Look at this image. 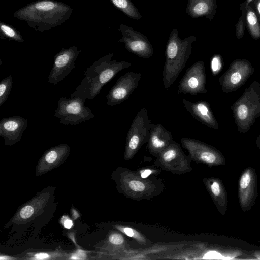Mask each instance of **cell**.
I'll return each instance as SVG.
<instances>
[{"label": "cell", "mask_w": 260, "mask_h": 260, "mask_svg": "<svg viewBox=\"0 0 260 260\" xmlns=\"http://www.w3.org/2000/svg\"><path fill=\"white\" fill-rule=\"evenodd\" d=\"M72 13V8L64 3L39 0L27 4L15 11L13 15L25 21L30 28L42 32L61 25Z\"/></svg>", "instance_id": "obj_1"}, {"label": "cell", "mask_w": 260, "mask_h": 260, "mask_svg": "<svg viewBox=\"0 0 260 260\" xmlns=\"http://www.w3.org/2000/svg\"><path fill=\"white\" fill-rule=\"evenodd\" d=\"M113 53H109L86 68L84 77L71 94L80 95L91 100L97 96L102 88L116 75L132 63L126 61L112 60Z\"/></svg>", "instance_id": "obj_2"}, {"label": "cell", "mask_w": 260, "mask_h": 260, "mask_svg": "<svg viewBox=\"0 0 260 260\" xmlns=\"http://www.w3.org/2000/svg\"><path fill=\"white\" fill-rule=\"evenodd\" d=\"M196 40L194 35L181 39L178 31L174 28L168 40L165 61L162 71L164 87L168 90L177 79L191 54L192 45Z\"/></svg>", "instance_id": "obj_3"}, {"label": "cell", "mask_w": 260, "mask_h": 260, "mask_svg": "<svg viewBox=\"0 0 260 260\" xmlns=\"http://www.w3.org/2000/svg\"><path fill=\"white\" fill-rule=\"evenodd\" d=\"M115 176L119 191L133 200H151L159 195L165 188V184L160 179L143 178L136 171L127 168L119 167Z\"/></svg>", "instance_id": "obj_4"}, {"label": "cell", "mask_w": 260, "mask_h": 260, "mask_svg": "<svg viewBox=\"0 0 260 260\" xmlns=\"http://www.w3.org/2000/svg\"><path fill=\"white\" fill-rule=\"evenodd\" d=\"M86 98L80 95H70L59 99L53 116L63 125H75L94 117L91 109L85 106Z\"/></svg>", "instance_id": "obj_5"}, {"label": "cell", "mask_w": 260, "mask_h": 260, "mask_svg": "<svg viewBox=\"0 0 260 260\" xmlns=\"http://www.w3.org/2000/svg\"><path fill=\"white\" fill-rule=\"evenodd\" d=\"M151 126L148 111L142 108L137 113L127 132L123 159L133 158L143 144L147 143Z\"/></svg>", "instance_id": "obj_6"}, {"label": "cell", "mask_w": 260, "mask_h": 260, "mask_svg": "<svg viewBox=\"0 0 260 260\" xmlns=\"http://www.w3.org/2000/svg\"><path fill=\"white\" fill-rule=\"evenodd\" d=\"M156 158L154 161L156 167L174 174H184L192 170L190 156L183 152L180 145L175 140Z\"/></svg>", "instance_id": "obj_7"}, {"label": "cell", "mask_w": 260, "mask_h": 260, "mask_svg": "<svg viewBox=\"0 0 260 260\" xmlns=\"http://www.w3.org/2000/svg\"><path fill=\"white\" fill-rule=\"evenodd\" d=\"M182 147L189 153L192 161L211 167L224 165L223 156L204 143L191 138H182Z\"/></svg>", "instance_id": "obj_8"}, {"label": "cell", "mask_w": 260, "mask_h": 260, "mask_svg": "<svg viewBox=\"0 0 260 260\" xmlns=\"http://www.w3.org/2000/svg\"><path fill=\"white\" fill-rule=\"evenodd\" d=\"M118 30L122 34L119 42L131 53L142 58L149 59L153 55V48L147 37L131 26L120 23Z\"/></svg>", "instance_id": "obj_9"}, {"label": "cell", "mask_w": 260, "mask_h": 260, "mask_svg": "<svg viewBox=\"0 0 260 260\" xmlns=\"http://www.w3.org/2000/svg\"><path fill=\"white\" fill-rule=\"evenodd\" d=\"M81 51L74 46L62 48L54 57L52 68L48 75V81L57 84L75 67V62Z\"/></svg>", "instance_id": "obj_10"}, {"label": "cell", "mask_w": 260, "mask_h": 260, "mask_svg": "<svg viewBox=\"0 0 260 260\" xmlns=\"http://www.w3.org/2000/svg\"><path fill=\"white\" fill-rule=\"evenodd\" d=\"M238 198L243 211L252 207L257 198V179L255 170L248 167L242 172L238 182Z\"/></svg>", "instance_id": "obj_11"}, {"label": "cell", "mask_w": 260, "mask_h": 260, "mask_svg": "<svg viewBox=\"0 0 260 260\" xmlns=\"http://www.w3.org/2000/svg\"><path fill=\"white\" fill-rule=\"evenodd\" d=\"M141 77V73L132 71L120 76L106 95L107 105L114 106L127 100L137 88Z\"/></svg>", "instance_id": "obj_12"}, {"label": "cell", "mask_w": 260, "mask_h": 260, "mask_svg": "<svg viewBox=\"0 0 260 260\" xmlns=\"http://www.w3.org/2000/svg\"><path fill=\"white\" fill-rule=\"evenodd\" d=\"M205 73L204 63L199 61L186 71L179 82L178 94H189L195 96L205 92Z\"/></svg>", "instance_id": "obj_13"}, {"label": "cell", "mask_w": 260, "mask_h": 260, "mask_svg": "<svg viewBox=\"0 0 260 260\" xmlns=\"http://www.w3.org/2000/svg\"><path fill=\"white\" fill-rule=\"evenodd\" d=\"M27 126V120L22 116L5 117L0 121V136L6 145H13L20 140Z\"/></svg>", "instance_id": "obj_14"}, {"label": "cell", "mask_w": 260, "mask_h": 260, "mask_svg": "<svg viewBox=\"0 0 260 260\" xmlns=\"http://www.w3.org/2000/svg\"><path fill=\"white\" fill-rule=\"evenodd\" d=\"M173 140L172 132L165 128L161 123L151 124L147 145L149 153L156 157Z\"/></svg>", "instance_id": "obj_15"}, {"label": "cell", "mask_w": 260, "mask_h": 260, "mask_svg": "<svg viewBox=\"0 0 260 260\" xmlns=\"http://www.w3.org/2000/svg\"><path fill=\"white\" fill-rule=\"evenodd\" d=\"M205 187L219 212L224 215L228 208V195L222 181L217 178L203 179Z\"/></svg>", "instance_id": "obj_16"}, {"label": "cell", "mask_w": 260, "mask_h": 260, "mask_svg": "<svg viewBox=\"0 0 260 260\" xmlns=\"http://www.w3.org/2000/svg\"><path fill=\"white\" fill-rule=\"evenodd\" d=\"M216 0H188L185 12L192 18L205 17L213 20L216 13Z\"/></svg>", "instance_id": "obj_17"}, {"label": "cell", "mask_w": 260, "mask_h": 260, "mask_svg": "<svg viewBox=\"0 0 260 260\" xmlns=\"http://www.w3.org/2000/svg\"><path fill=\"white\" fill-rule=\"evenodd\" d=\"M182 102L185 109L194 119L206 124L211 123L212 118L207 104L203 101L192 102L184 99Z\"/></svg>", "instance_id": "obj_18"}, {"label": "cell", "mask_w": 260, "mask_h": 260, "mask_svg": "<svg viewBox=\"0 0 260 260\" xmlns=\"http://www.w3.org/2000/svg\"><path fill=\"white\" fill-rule=\"evenodd\" d=\"M70 147L67 144H59L48 149L43 155L40 164L53 166L66 159L70 153Z\"/></svg>", "instance_id": "obj_19"}, {"label": "cell", "mask_w": 260, "mask_h": 260, "mask_svg": "<svg viewBox=\"0 0 260 260\" xmlns=\"http://www.w3.org/2000/svg\"><path fill=\"white\" fill-rule=\"evenodd\" d=\"M244 4L245 7L246 26L251 36L257 40L260 38V21L252 5Z\"/></svg>", "instance_id": "obj_20"}, {"label": "cell", "mask_w": 260, "mask_h": 260, "mask_svg": "<svg viewBox=\"0 0 260 260\" xmlns=\"http://www.w3.org/2000/svg\"><path fill=\"white\" fill-rule=\"evenodd\" d=\"M118 9L128 17L138 20L142 18V15L131 0H109Z\"/></svg>", "instance_id": "obj_21"}, {"label": "cell", "mask_w": 260, "mask_h": 260, "mask_svg": "<svg viewBox=\"0 0 260 260\" xmlns=\"http://www.w3.org/2000/svg\"><path fill=\"white\" fill-rule=\"evenodd\" d=\"M0 37L2 39H8L18 42H24V39L14 27L5 22H0Z\"/></svg>", "instance_id": "obj_22"}, {"label": "cell", "mask_w": 260, "mask_h": 260, "mask_svg": "<svg viewBox=\"0 0 260 260\" xmlns=\"http://www.w3.org/2000/svg\"><path fill=\"white\" fill-rule=\"evenodd\" d=\"M13 81L10 75L0 82V106L2 105L8 98L12 88Z\"/></svg>", "instance_id": "obj_23"}, {"label": "cell", "mask_w": 260, "mask_h": 260, "mask_svg": "<svg viewBox=\"0 0 260 260\" xmlns=\"http://www.w3.org/2000/svg\"><path fill=\"white\" fill-rule=\"evenodd\" d=\"M240 7L242 13L235 25V35L238 39H240L244 36L246 27L245 7L243 2L240 5Z\"/></svg>", "instance_id": "obj_24"}, {"label": "cell", "mask_w": 260, "mask_h": 260, "mask_svg": "<svg viewBox=\"0 0 260 260\" xmlns=\"http://www.w3.org/2000/svg\"><path fill=\"white\" fill-rule=\"evenodd\" d=\"M126 235L132 237L140 243H145V239L135 229L127 226H117L116 228Z\"/></svg>", "instance_id": "obj_25"}, {"label": "cell", "mask_w": 260, "mask_h": 260, "mask_svg": "<svg viewBox=\"0 0 260 260\" xmlns=\"http://www.w3.org/2000/svg\"><path fill=\"white\" fill-rule=\"evenodd\" d=\"M136 172L142 178H146L152 175H158L160 172V170L152 167H147L141 168Z\"/></svg>", "instance_id": "obj_26"}, {"label": "cell", "mask_w": 260, "mask_h": 260, "mask_svg": "<svg viewBox=\"0 0 260 260\" xmlns=\"http://www.w3.org/2000/svg\"><path fill=\"white\" fill-rule=\"evenodd\" d=\"M109 241L113 245H120L124 243V238L121 234L114 233L109 236Z\"/></svg>", "instance_id": "obj_27"}, {"label": "cell", "mask_w": 260, "mask_h": 260, "mask_svg": "<svg viewBox=\"0 0 260 260\" xmlns=\"http://www.w3.org/2000/svg\"><path fill=\"white\" fill-rule=\"evenodd\" d=\"M34 212V207L30 205H26L21 209L19 215L22 219H26L30 218Z\"/></svg>", "instance_id": "obj_28"}, {"label": "cell", "mask_w": 260, "mask_h": 260, "mask_svg": "<svg viewBox=\"0 0 260 260\" xmlns=\"http://www.w3.org/2000/svg\"><path fill=\"white\" fill-rule=\"evenodd\" d=\"M248 114L247 107L244 105H240L237 110V114L241 120H244L247 117Z\"/></svg>", "instance_id": "obj_29"}, {"label": "cell", "mask_w": 260, "mask_h": 260, "mask_svg": "<svg viewBox=\"0 0 260 260\" xmlns=\"http://www.w3.org/2000/svg\"><path fill=\"white\" fill-rule=\"evenodd\" d=\"M86 256L85 252L82 250H78L75 253L73 254L70 259H84Z\"/></svg>", "instance_id": "obj_30"}, {"label": "cell", "mask_w": 260, "mask_h": 260, "mask_svg": "<svg viewBox=\"0 0 260 260\" xmlns=\"http://www.w3.org/2000/svg\"><path fill=\"white\" fill-rule=\"evenodd\" d=\"M220 68V61L216 56L214 57L211 61V69L213 72H215Z\"/></svg>", "instance_id": "obj_31"}, {"label": "cell", "mask_w": 260, "mask_h": 260, "mask_svg": "<svg viewBox=\"0 0 260 260\" xmlns=\"http://www.w3.org/2000/svg\"><path fill=\"white\" fill-rule=\"evenodd\" d=\"M260 21V0H254L251 4Z\"/></svg>", "instance_id": "obj_32"}, {"label": "cell", "mask_w": 260, "mask_h": 260, "mask_svg": "<svg viewBox=\"0 0 260 260\" xmlns=\"http://www.w3.org/2000/svg\"><path fill=\"white\" fill-rule=\"evenodd\" d=\"M241 79L240 73L238 72L234 73L231 77V81L232 83L236 84L238 83Z\"/></svg>", "instance_id": "obj_33"}, {"label": "cell", "mask_w": 260, "mask_h": 260, "mask_svg": "<svg viewBox=\"0 0 260 260\" xmlns=\"http://www.w3.org/2000/svg\"><path fill=\"white\" fill-rule=\"evenodd\" d=\"M50 255L45 252H41L36 253L34 256L33 259H48Z\"/></svg>", "instance_id": "obj_34"}, {"label": "cell", "mask_w": 260, "mask_h": 260, "mask_svg": "<svg viewBox=\"0 0 260 260\" xmlns=\"http://www.w3.org/2000/svg\"><path fill=\"white\" fill-rule=\"evenodd\" d=\"M62 223L66 229H71L73 225L72 220L67 217L63 220Z\"/></svg>", "instance_id": "obj_35"}, {"label": "cell", "mask_w": 260, "mask_h": 260, "mask_svg": "<svg viewBox=\"0 0 260 260\" xmlns=\"http://www.w3.org/2000/svg\"><path fill=\"white\" fill-rule=\"evenodd\" d=\"M253 1L254 0H245V1L244 2V3L246 5L251 4Z\"/></svg>", "instance_id": "obj_36"}, {"label": "cell", "mask_w": 260, "mask_h": 260, "mask_svg": "<svg viewBox=\"0 0 260 260\" xmlns=\"http://www.w3.org/2000/svg\"><path fill=\"white\" fill-rule=\"evenodd\" d=\"M13 258H12L11 257L7 256H1V259H13Z\"/></svg>", "instance_id": "obj_37"}]
</instances>
